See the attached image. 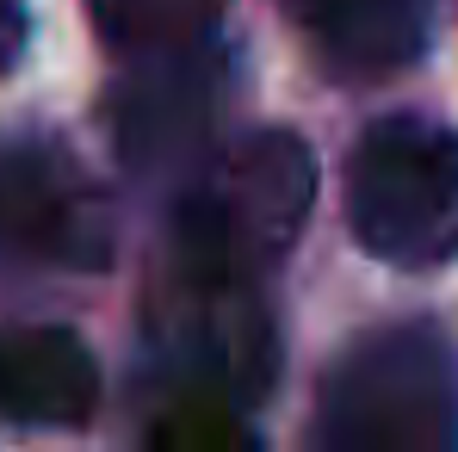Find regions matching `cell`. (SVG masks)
Returning a JSON list of instances; mask_svg holds the SVG:
<instances>
[{
    "label": "cell",
    "mask_w": 458,
    "mask_h": 452,
    "mask_svg": "<svg viewBox=\"0 0 458 452\" xmlns=\"http://www.w3.org/2000/svg\"><path fill=\"white\" fill-rule=\"evenodd\" d=\"M316 155L298 131H254L180 192L174 254L186 286H254L267 279L310 224Z\"/></svg>",
    "instance_id": "obj_1"
},
{
    "label": "cell",
    "mask_w": 458,
    "mask_h": 452,
    "mask_svg": "<svg viewBox=\"0 0 458 452\" xmlns=\"http://www.w3.org/2000/svg\"><path fill=\"white\" fill-rule=\"evenodd\" d=\"M322 452H453L458 347L434 322H390L353 341L316 397Z\"/></svg>",
    "instance_id": "obj_2"
},
{
    "label": "cell",
    "mask_w": 458,
    "mask_h": 452,
    "mask_svg": "<svg viewBox=\"0 0 458 452\" xmlns=\"http://www.w3.org/2000/svg\"><path fill=\"white\" fill-rule=\"evenodd\" d=\"M347 229L384 267H446L458 254V131L378 118L347 155Z\"/></svg>",
    "instance_id": "obj_3"
},
{
    "label": "cell",
    "mask_w": 458,
    "mask_h": 452,
    "mask_svg": "<svg viewBox=\"0 0 458 452\" xmlns=\"http://www.w3.org/2000/svg\"><path fill=\"white\" fill-rule=\"evenodd\" d=\"M224 93H229V56L217 50V38L131 56V69L112 87V143L124 155V167L143 180L192 167L211 149Z\"/></svg>",
    "instance_id": "obj_4"
},
{
    "label": "cell",
    "mask_w": 458,
    "mask_h": 452,
    "mask_svg": "<svg viewBox=\"0 0 458 452\" xmlns=\"http://www.w3.org/2000/svg\"><path fill=\"white\" fill-rule=\"evenodd\" d=\"M0 242L69 273L112 267V211L69 149H0Z\"/></svg>",
    "instance_id": "obj_5"
},
{
    "label": "cell",
    "mask_w": 458,
    "mask_h": 452,
    "mask_svg": "<svg viewBox=\"0 0 458 452\" xmlns=\"http://www.w3.org/2000/svg\"><path fill=\"white\" fill-rule=\"evenodd\" d=\"M93 403H99V366L75 328H56V322L0 328V422L81 428Z\"/></svg>",
    "instance_id": "obj_6"
},
{
    "label": "cell",
    "mask_w": 458,
    "mask_h": 452,
    "mask_svg": "<svg viewBox=\"0 0 458 452\" xmlns=\"http://www.w3.org/2000/svg\"><path fill=\"white\" fill-rule=\"evenodd\" d=\"M335 75H390L428 50L434 0H285Z\"/></svg>",
    "instance_id": "obj_7"
},
{
    "label": "cell",
    "mask_w": 458,
    "mask_h": 452,
    "mask_svg": "<svg viewBox=\"0 0 458 452\" xmlns=\"http://www.w3.org/2000/svg\"><path fill=\"white\" fill-rule=\"evenodd\" d=\"M229 0H87V19L112 56H149V50H180L199 38H217Z\"/></svg>",
    "instance_id": "obj_8"
},
{
    "label": "cell",
    "mask_w": 458,
    "mask_h": 452,
    "mask_svg": "<svg viewBox=\"0 0 458 452\" xmlns=\"http://www.w3.org/2000/svg\"><path fill=\"white\" fill-rule=\"evenodd\" d=\"M19 50H25V6L19 0H0V75L19 63Z\"/></svg>",
    "instance_id": "obj_9"
}]
</instances>
